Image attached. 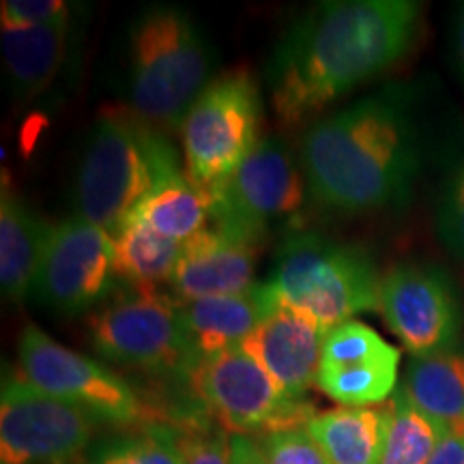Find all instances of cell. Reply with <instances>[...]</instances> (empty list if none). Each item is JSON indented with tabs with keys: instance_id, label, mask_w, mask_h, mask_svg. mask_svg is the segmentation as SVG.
I'll return each mask as SVG.
<instances>
[{
	"instance_id": "cell-1",
	"label": "cell",
	"mask_w": 464,
	"mask_h": 464,
	"mask_svg": "<svg viewBox=\"0 0 464 464\" xmlns=\"http://www.w3.org/2000/svg\"><path fill=\"white\" fill-rule=\"evenodd\" d=\"M421 5L413 0H327L290 24L266 61L271 108L295 127L387 72L411 50Z\"/></svg>"
},
{
	"instance_id": "cell-2",
	"label": "cell",
	"mask_w": 464,
	"mask_h": 464,
	"mask_svg": "<svg viewBox=\"0 0 464 464\" xmlns=\"http://www.w3.org/2000/svg\"><path fill=\"white\" fill-rule=\"evenodd\" d=\"M301 170L318 205L365 213L409 198L420 170V140L404 92L363 97L307 127Z\"/></svg>"
},
{
	"instance_id": "cell-3",
	"label": "cell",
	"mask_w": 464,
	"mask_h": 464,
	"mask_svg": "<svg viewBox=\"0 0 464 464\" xmlns=\"http://www.w3.org/2000/svg\"><path fill=\"white\" fill-rule=\"evenodd\" d=\"M181 172L166 133L130 110H103L75 174V218L119 237L133 213Z\"/></svg>"
},
{
	"instance_id": "cell-4",
	"label": "cell",
	"mask_w": 464,
	"mask_h": 464,
	"mask_svg": "<svg viewBox=\"0 0 464 464\" xmlns=\"http://www.w3.org/2000/svg\"><path fill=\"white\" fill-rule=\"evenodd\" d=\"M216 54L188 11L155 5L127 33V110L161 133L181 131L191 106L213 80Z\"/></svg>"
},
{
	"instance_id": "cell-5",
	"label": "cell",
	"mask_w": 464,
	"mask_h": 464,
	"mask_svg": "<svg viewBox=\"0 0 464 464\" xmlns=\"http://www.w3.org/2000/svg\"><path fill=\"white\" fill-rule=\"evenodd\" d=\"M381 280L363 247L314 230H290L266 284L282 305L310 316L329 332L359 314L379 312Z\"/></svg>"
},
{
	"instance_id": "cell-6",
	"label": "cell",
	"mask_w": 464,
	"mask_h": 464,
	"mask_svg": "<svg viewBox=\"0 0 464 464\" xmlns=\"http://www.w3.org/2000/svg\"><path fill=\"white\" fill-rule=\"evenodd\" d=\"M86 338L97 355L144 372L189 376L200 362L185 334L181 304L158 286L127 284L110 295L86 318Z\"/></svg>"
},
{
	"instance_id": "cell-7",
	"label": "cell",
	"mask_w": 464,
	"mask_h": 464,
	"mask_svg": "<svg viewBox=\"0 0 464 464\" xmlns=\"http://www.w3.org/2000/svg\"><path fill=\"white\" fill-rule=\"evenodd\" d=\"M263 97L247 69L213 78L181 127L185 177L196 188L224 181L256 149Z\"/></svg>"
},
{
	"instance_id": "cell-8",
	"label": "cell",
	"mask_w": 464,
	"mask_h": 464,
	"mask_svg": "<svg viewBox=\"0 0 464 464\" xmlns=\"http://www.w3.org/2000/svg\"><path fill=\"white\" fill-rule=\"evenodd\" d=\"M205 191L211 228L252 246H260L274 224L297 218L310 194L304 170L277 138H260L230 177Z\"/></svg>"
},
{
	"instance_id": "cell-9",
	"label": "cell",
	"mask_w": 464,
	"mask_h": 464,
	"mask_svg": "<svg viewBox=\"0 0 464 464\" xmlns=\"http://www.w3.org/2000/svg\"><path fill=\"white\" fill-rule=\"evenodd\" d=\"M191 385L228 434H271L307 428L314 409L304 400H290L243 346L202 357Z\"/></svg>"
},
{
	"instance_id": "cell-10",
	"label": "cell",
	"mask_w": 464,
	"mask_h": 464,
	"mask_svg": "<svg viewBox=\"0 0 464 464\" xmlns=\"http://www.w3.org/2000/svg\"><path fill=\"white\" fill-rule=\"evenodd\" d=\"M17 362L31 385L78 406L97 421L133 426L149 420V409L123 376L63 346L37 324H24L22 329Z\"/></svg>"
},
{
	"instance_id": "cell-11",
	"label": "cell",
	"mask_w": 464,
	"mask_h": 464,
	"mask_svg": "<svg viewBox=\"0 0 464 464\" xmlns=\"http://www.w3.org/2000/svg\"><path fill=\"white\" fill-rule=\"evenodd\" d=\"M97 420L78 406L5 374L0 392V464H63L92 443Z\"/></svg>"
},
{
	"instance_id": "cell-12",
	"label": "cell",
	"mask_w": 464,
	"mask_h": 464,
	"mask_svg": "<svg viewBox=\"0 0 464 464\" xmlns=\"http://www.w3.org/2000/svg\"><path fill=\"white\" fill-rule=\"evenodd\" d=\"M114 239L100 226L72 218L52 226L31 297L61 316L97 310L114 290Z\"/></svg>"
},
{
	"instance_id": "cell-13",
	"label": "cell",
	"mask_w": 464,
	"mask_h": 464,
	"mask_svg": "<svg viewBox=\"0 0 464 464\" xmlns=\"http://www.w3.org/2000/svg\"><path fill=\"white\" fill-rule=\"evenodd\" d=\"M379 312L413 357L458 346L464 329V305L454 280L430 263H402L387 271Z\"/></svg>"
},
{
	"instance_id": "cell-14",
	"label": "cell",
	"mask_w": 464,
	"mask_h": 464,
	"mask_svg": "<svg viewBox=\"0 0 464 464\" xmlns=\"http://www.w3.org/2000/svg\"><path fill=\"white\" fill-rule=\"evenodd\" d=\"M400 351L362 321L324 335L318 390L342 406L382 404L398 390Z\"/></svg>"
},
{
	"instance_id": "cell-15",
	"label": "cell",
	"mask_w": 464,
	"mask_h": 464,
	"mask_svg": "<svg viewBox=\"0 0 464 464\" xmlns=\"http://www.w3.org/2000/svg\"><path fill=\"white\" fill-rule=\"evenodd\" d=\"M324 335L327 329L316 321L280 304L241 346L263 365L284 396L301 400L318 381Z\"/></svg>"
},
{
	"instance_id": "cell-16",
	"label": "cell",
	"mask_w": 464,
	"mask_h": 464,
	"mask_svg": "<svg viewBox=\"0 0 464 464\" xmlns=\"http://www.w3.org/2000/svg\"><path fill=\"white\" fill-rule=\"evenodd\" d=\"M258 247L208 226L183 243L181 258L168 282L170 295L179 304H189L252 288L256 284Z\"/></svg>"
},
{
	"instance_id": "cell-17",
	"label": "cell",
	"mask_w": 464,
	"mask_h": 464,
	"mask_svg": "<svg viewBox=\"0 0 464 464\" xmlns=\"http://www.w3.org/2000/svg\"><path fill=\"white\" fill-rule=\"evenodd\" d=\"M277 307L280 301L269 284L256 282L243 293L181 304V321L191 346L202 359L241 346Z\"/></svg>"
},
{
	"instance_id": "cell-18",
	"label": "cell",
	"mask_w": 464,
	"mask_h": 464,
	"mask_svg": "<svg viewBox=\"0 0 464 464\" xmlns=\"http://www.w3.org/2000/svg\"><path fill=\"white\" fill-rule=\"evenodd\" d=\"M69 22L45 26L0 24L5 72L15 102L28 103L50 89L69 48Z\"/></svg>"
},
{
	"instance_id": "cell-19",
	"label": "cell",
	"mask_w": 464,
	"mask_h": 464,
	"mask_svg": "<svg viewBox=\"0 0 464 464\" xmlns=\"http://www.w3.org/2000/svg\"><path fill=\"white\" fill-rule=\"evenodd\" d=\"M50 235L52 226L5 188L0 200V288L5 301L20 304L31 297Z\"/></svg>"
},
{
	"instance_id": "cell-20",
	"label": "cell",
	"mask_w": 464,
	"mask_h": 464,
	"mask_svg": "<svg viewBox=\"0 0 464 464\" xmlns=\"http://www.w3.org/2000/svg\"><path fill=\"white\" fill-rule=\"evenodd\" d=\"M390 420V404L338 406L312 417L307 432L332 464H381Z\"/></svg>"
},
{
	"instance_id": "cell-21",
	"label": "cell",
	"mask_w": 464,
	"mask_h": 464,
	"mask_svg": "<svg viewBox=\"0 0 464 464\" xmlns=\"http://www.w3.org/2000/svg\"><path fill=\"white\" fill-rule=\"evenodd\" d=\"M400 390L432 420L450 428L464 426V348L411 357Z\"/></svg>"
},
{
	"instance_id": "cell-22",
	"label": "cell",
	"mask_w": 464,
	"mask_h": 464,
	"mask_svg": "<svg viewBox=\"0 0 464 464\" xmlns=\"http://www.w3.org/2000/svg\"><path fill=\"white\" fill-rule=\"evenodd\" d=\"M130 222H140L166 239L185 243L211 224L208 196L205 189L189 183L183 172L144 200Z\"/></svg>"
},
{
	"instance_id": "cell-23",
	"label": "cell",
	"mask_w": 464,
	"mask_h": 464,
	"mask_svg": "<svg viewBox=\"0 0 464 464\" xmlns=\"http://www.w3.org/2000/svg\"><path fill=\"white\" fill-rule=\"evenodd\" d=\"M181 252L183 243L166 239L140 222H127L119 237H114L116 277L136 286L170 282Z\"/></svg>"
},
{
	"instance_id": "cell-24",
	"label": "cell",
	"mask_w": 464,
	"mask_h": 464,
	"mask_svg": "<svg viewBox=\"0 0 464 464\" xmlns=\"http://www.w3.org/2000/svg\"><path fill=\"white\" fill-rule=\"evenodd\" d=\"M390 413L381 464H428L450 426L417 409L400 387L390 400Z\"/></svg>"
},
{
	"instance_id": "cell-25",
	"label": "cell",
	"mask_w": 464,
	"mask_h": 464,
	"mask_svg": "<svg viewBox=\"0 0 464 464\" xmlns=\"http://www.w3.org/2000/svg\"><path fill=\"white\" fill-rule=\"evenodd\" d=\"M86 464H185V460L177 430L147 423L140 430L97 443Z\"/></svg>"
},
{
	"instance_id": "cell-26",
	"label": "cell",
	"mask_w": 464,
	"mask_h": 464,
	"mask_svg": "<svg viewBox=\"0 0 464 464\" xmlns=\"http://www.w3.org/2000/svg\"><path fill=\"white\" fill-rule=\"evenodd\" d=\"M439 237L464 263V155L450 174L437 211Z\"/></svg>"
},
{
	"instance_id": "cell-27",
	"label": "cell",
	"mask_w": 464,
	"mask_h": 464,
	"mask_svg": "<svg viewBox=\"0 0 464 464\" xmlns=\"http://www.w3.org/2000/svg\"><path fill=\"white\" fill-rule=\"evenodd\" d=\"M260 448L266 464H332L307 428L265 434Z\"/></svg>"
},
{
	"instance_id": "cell-28",
	"label": "cell",
	"mask_w": 464,
	"mask_h": 464,
	"mask_svg": "<svg viewBox=\"0 0 464 464\" xmlns=\"http://www.w3.org/2000/svg\"><path fill=\"white\" fill-rule=\"evenodd\" d=\"M0 7V24L5 26H45L72 20L65 0H5Z\"/></svg>"
},
{
	"instance_id": "cell-29",
	"label": "cell",
	"mask_w": 464,
	"mask_h": 464,
	"mask_svg": "<svg viewBox=\"0 0 464 464\" xmlns=\"http://www.w3.org/2000/svg\"><path fill=\"white\" fill-rule=\"evenodd\" d=\"M185 464H228L230 434L224 428H189L179 432Z\"/></svg>"
},
{
	"instance_id": "cell-30",
	"label": "cell",
	"mask_w": 464,
	"mask_h": 464,
	"mask_svg": "<svg viewBox=\"0 0 464 464\" xmlns=\"http://www.w3.org/2000/svg\"><path fill=\"white\" fill-rule=\"evenodd\" d=\"M428 464H464V426L445 432Z\"/></svg>"
},
{
	"instance_id": "cell-31",
	"label": "cell",
	"mask_w": 464,
	"mask_h": 464,
	"mask_svg": "<svg viewBox=\"0 0 464 464\" xmlns=\"http://www.w3.org/2000/svg\"><path fill=\"white\" fill-rule=\"evenodd\" d=\"M228 464H266V460L258 440L247 437V434H230Z\"/></svg>"
},
{
	"instance_id": "cell-32",
	"label": "cell",
	"mask_w": 464,
	"mask_h": 464,
	"mask_svg": "<svg viewBox=\"0 0 464 464\" xmlns=\"http://www.w3.org/2000/svg\"><path fill=\"white\" fill-rule=\"evenodd\" d=\"M454 61L458 75H460L464 84V5L460 7V14H458L456 26H454Z\"/></svg>"
},
{
	"instance_id": "cell-33",
	"label": "cell",
	"mask_w": 464,
	"mask_h": 464,
	"mask_svg": "<svg viewBox=\"0 0 464 464\" xmlns=\"http://www.w3.org/2000/svg\"><path fill=\"white\" fill-rule=\"evenodd\" d=\"M63 464H86V462H73V460H72V462H63Z\"/></svg>"
}]
</instances>
